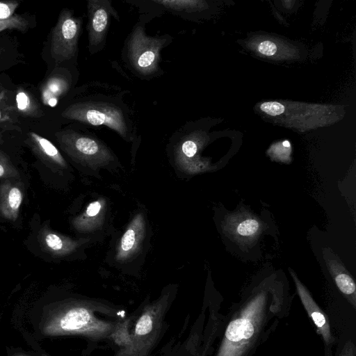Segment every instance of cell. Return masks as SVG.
I'll return each instance as SVG.
<instances>
[{
  "label": "cell",
  "instance_id": "obj_11",
  "mask_svg": "<svg viewBox=\"0 0 356 356\" xmlns=\"http://www.w3.org/2000/svg\"><path fill=\"white\" fill-rule=\"evenodd\" d=\"M23 201L22 186L17 181L7 179L0 184V216L15 221Z\"/></svg>",
  "mask_w": 356,
  "mask_h": 356
},
{
  "label": "cell",
  "instance_id": "obj_24",
  "mask_svg": "<svg viewBox=\"0 0 356 356\" xmlns=\"http://www.w3.org/2000/svg\"><path fill=\"white\" fill-rule=\"evenodd\" d=\"M64 83L61 81H57L49 84L48 87V92H53L54 94H60L63 91Z\"/></svg>",
  "mask_w": 356,
  "mask_h": 356
},
{
  "label": "cell",
  "instance_id": "obj_13",
  "mask_svg": "<svg viewBox=\"0 0 356 356\" xmlns=\"http://www.w3.org/2000/svg\"><path fill=\"white\" fill-rule=\"evenodd\" d=\"M325 258L329 271L337 288L355 308L356 286L353 277L337 259L325 257Z\"/></svg>",
  "mask_w": 356,
  "mask_h": 356
},
{
  "label": "cell",
  "instance_id": "obj_1",
  "mask_svg": "<svg viewBox=\"0 0 356 356\" xmlns=\"http://www.w3.org/2000/svg\"><path fill=\"white\" fill-rule=\"evenodd\" d=\"M172 301V292L169 289L143 306L127 342L115 356H150L164 333L165 319Z\"/></svg>",
  "mask_w": 356,
  "mask_h": 356
},
{
  "label": "cell",
  "instance_id": "obj_4",
  "mask_svg": "<svg viewBox=\"0 0 356 356\" xmlns=\"http://www.w3.org/2000/svg\"><path fill=\"white\" fill-rule=\"evenodd\" d=\"M62 149L76 161L103 165L113 159L108 148L90 135L68 131L58 134Z\"/></svg>",
  "mask_w": 356,
  "mask_h": 356
},
{
  "label": "cell",
  "instance_id": "obj_12",
  "mask_svg": "<svg viewBox=\"0 0 356 356\" xmlns=\"http://www.w3.org/2000/svg\"><path fill=\"white\" fill-rule=\"evenodd\" d=\"M31 138L33 151L49 168L56 171L67 168L64 158L49 140L35 133L31 134Z\"/></svg>",
  "mask_w": 356,
  "mask_h": 356
},
{
  "label": "cell",
  "instance_id": "obj_5",
  "mask_svg": "<svg viewBox=\"0 0 356 356\" xmlns=\"http://www.w3.org/2000/svg\"><path fill=\"white\" fill-rule=\"evenodd\" d=\"M81 26L80 19L68 10L62 12L51 37V52L55 59L68 60L74 56Z\"/></svg>",
  "mask_w": 356,
  "mask_h": 356
},
{
  "label": "cell",
  "instance_id": "obj_3",
  "mask_svg": "<svg viewBox=\"0 0 356 356\" xmlns=\"http://www.w3.org/2000/svg\"><path fill=\"white\" fill-rule=\"evenodd\" d=\"M63 115L69 119L94 126L105 125L126 137L128 127L122 111L117 106L99 102H86L72 105Z\"/></svg>",
  "mask_w": 356,
  "mask_h": 356
},
{
  "label": "cell",
  "instance_id": "obj_22",
  "mask_svg": "<svg viewBox=\"0 0 356 356\" xmlns=\"http://www.w3.org/2000/svg\"><path fill=\"white\" fill-rule=\"evenodd\" d=\"M17 108L19 110H25L29 105V97L24 92H19L16 97Z\"/></svg>",
  "mask_w": 356,
  "mask_h": 356
},
{
  "label": "cell",
  "instance_id": "obj_7",
  "mask_svg": "<svg viewBox=\"0 0 356 356\" xmlns=\"http://www.w3.org/2000/svg\"><path fill=\"white\" fill-rule=\"evenodd\" d=\"M88 10L89 44L96 47L105 39L113 10L108 1L90 0L88 2Z\"/></svg>",
  "mask_w": 356,
  "mask_h": 356
},
{
  "label": "cell",
  "instance_id": "obj_27",
  "mask_svg": "<svg viewBox=\"0 0 356 356\" xmlns=\"http://www.w3.org/2000/svg\"><path fill=\"white\" fill-rule=\"evenodd\" d=\"M283 145L286 147H290V143H289V142L288 140L284 141Z\"/></svg>",
  "mask_w": 356,
  "mask_h": 356
},
{
  "label": "cell",
  "instance_id": "obj_23",
  "mask_svg": "<svg viewBox=\"0 0 356 356\" xmlns=\"http://www.w3.org/2000/svg\"><path fill=\"white\" fill-rule=\"evenodd\" d=\"M340 356H355V346L352 341H348L346 342Z\"/></svg>",
  "mask_w": 356,
  "mask_h": 356
},
{
  "label": "cell",
  "instance_id": "obj_9",
  "mask_svg": "<svg viewBox=\"0 0 356 356\" xmlns=\"http://www.w3.org/2000/svg\"><path fill=\"white\" fill-rule=\"evenodd\" d=\"M296 286L298 294L309 317L313 321L318 332L321 334L326 345L331 344L334 339L331 334L329 321L324 312L316 303L310 293L298 278L295 272L289 268Z\"/></svg>",
  "mask_w": 356,
  "mask_h": 356
},
{
  "label": "cell",
  "instance_id": "obj_26",
  "mask_svg": "<svg viewBox=\"0 0 356 356\" xmlns=\"http://www.w3.org/2000/svg\"><path fill=\"white\" fill-rule=\"evenodd\" d=\"M48 104L51 106H54L57 104V99H50L48 100Z\"/></svg>",
  "mask_w": 356,
  "mask_h": 356
},
{
  "label": "cell",
  "instance_id": "obj_17",
  "mask_svg": "<svg viewBox=\"0 0 356 356\" xmlns=\"http://www.w3.org/2000/svg\"><path fill=\"white\" fill-rule=\"evenodd\" d=\"M19 173L6 155L0 152V178H19Z\"/></svg>",
  "mask_w": 356,
  "mask_h": 356
},
{
  "label": "cell",
  "instance_id": "obj_16",
  "mask_svg": "<svg viewBox=\"0 0 356 356\" xmlns=\"http://www.w3.org/2000/svg\"><path fill=\"white\" fill-rule=\"evenodd\" d=\"M154 2L176 11L191 10L198 8L200 3L194 0H154Z\"/></svg>",
  "mask_w": 356,
  "mask_h": 356
},
{
  "label": "cell",
  "instance_id": "obj_28",
  "mask_svg": "<svg viewBox=\"0 0 356 356\" xmlns=\"http://www.w3.org/2000/svg\"><path fill=\"white\" fill-rule=\"evenodd\" d=\"M0 119H1V112H0Z\"/></svg>",
  "mask_w": 356,
  "mask_h": 356
},
{
  "label": "cell",
  "instance_id": "obj_19",
  "mask_svg": "<svg viewBox=\"0 0 356 356\" xmlns=\"http://www.w3.org/2000/svg\"><path fill=\"white\" fill-rule=\"evenodd\" d=\"M257 49L261 54L270 56L276 53L277 46L270 40H264L258 45Z\"/></svg>",
  "mask_w": 356,
  "mask_h": 356
},
{
  "label": "cell",
  "instance_id": "obj_15",
  "mask_svg": "<svg viewBox=\"0 0 356 356\" xmlns=\"http://www.w3.org/2000/svg\"><path fill=\"white\" fill-rule=\"evenodd\" d=\"M103 204L96 200L88 204L83 213L73 220V226L79 231L87 229L89 222H93L102 210Z\"/></svg>",
  "mask_w": 356,
  "mask_h": 356
},
{
  "label": "cell",
  "instance_id": "obj_20",
  "mask_svg": "<svg viewBox=\"0 0 356 356\" xmlns=\"http://www.w3.org/2000/svg\"><path fill=\"white\" fill-rule=\"evenodd\" d=\"M181 151L185 156L191 158L197 153V145L193 140H187L182 143Z\"/></svg>",
  "mask_w": 356,
  "mask_h": 356
},
{
  "label": "cell",
  "instance_id": "obj_14",
  "mask_svg": "<svg viewBox=\"0 0 356 356\" xmlns=\"http://www.w3.org/2000/svg\"><path fill=\"white\" fill-rule=\"evenodd\" d=\"M227 227L234 236L248 240L255 238L261 229L260 221L250 214H236L229 217Z\"/></svg>",
  "mask_w": 356,
  "mask_h": 356
},
{
  "label": "cell",
  "instance_id": "obj_21",
  "mask_svg": "<svg viewBox=\"0 0 356 356\" xmlns=\"http://www.w3.org/2000/svg\"><path fill=\"white\" fill-rule=\"evenodd\" d=\"M16 6V4L11 2H0V21L9 19Z\"/></svg>",
  "mask_w": 356,
  "mask_h": 356
},
{
  "label": "cell",
  "instance_id": "obj_25",
  "mask_svg": "<svg viewBox=\"0 0 356 356\" xmlns=\"http://www.w3.org/2000/svg\"><path fill=\"white\" fill-rule=\"evenodd\" d=\"M20 22L17 20V19H8L5 20L0 21V31L6 28H10L12 26H16L17 24H19Z\"/></svg>",
  "mask_w": 356,
  "mask_h": 356
},
{
  "label": "cell",
  "instance_id": "obj_8",
  "mask_svg": "<svg viewBox=\"0 0 356 356\" xmlns=\"http://www.w3.org/2000/svg\"><path fill=\"white\" fill-rule=\"evenodd\" d=\"M146 225L141 216H136L122 234L117 248L116 259L122 262L130 261L142 248L145 238Z\"/></svg>",
  "mask_w": 356,
  "mask_h": 356
},
{
  "label": "cell",
  "instance_id": "obj_18",
  "mask_svg": "<svg viewBox=\"0 0 356 356\" xmlns=\"http://www.w3.org/2000/svg\"><path fill=\"white\" fill-rule=\"evenodd\" d=\"M261 110L271 116H277L284 112L285 107L277 102H266L260 105Z\"/></svg>",
  "mask_w": 356,
  "mask_h": 356
},
{
  "label": "cell",
  "instance_id": "obj_2",
  "mask_svg": "<svg viewBox=\"0 0 356 356\" xmlns=\"http://www.w3.org/2000/svg\"><path fill=\"white\" fill-rule=\"evenodd\" d=\"M266 295L261 291L241 309L227 327L216 356H243L259 333L266 315Z\"/></svg>",
  "mask_w": 356,
  "mask_h": 356
},
{
  "label": "cell",
  "instance_id": "obj_10",
  "mask_svg": "<svg viewBox=\"0 0 356 356\" xmlns=\"http://www.w3.org/2000/svg\"><path fill=\"white\" fill-rule=\"evenodd\" d=\"M38 238L41 249L54 257L69 255L81 245L80 241L53 231L47 226L40 229Z\"/></svg>",
  "mask_w": 356,
  "mask_h": 356
},
{
  "label": "cell",
  "instance_id": "obj_6",
  "mask_svg": "<svg viewBox=\"0 0 356 356\" xmlns=\"http://www.w3.org/2000/svg\"><path fill=\"white\" fill-rule=\"evenodd\" d=\"M162 40L147 36L138 27L129 41L131 61L135 68L143 74H150L157 70Z\"/></svg>",
  "mask_w": 356,
  "mask_h": 356
}]
</instances>
